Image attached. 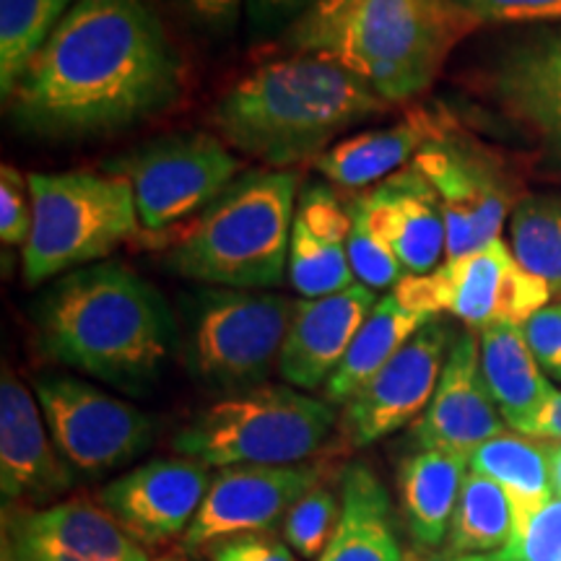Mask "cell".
I'll use <instances>...</instances> for the list:
<instances>
[{"mask_svg": "<svg viewBox=\"0 0 561 561\" xmlns=\"http://www.w3.org/2000/svg\"><path fill=\"white\" fill-rule=\"evenodd\" d=\"M294 291L305 299L331 297L359 284L351 268L346 244L314 237L310 229L294 221L289 244V268H286Z\"/></svg>", "mask_w": 561, "mask_h": 561, "instance_id": "31", "label": "cell"}, {"mask_svg": "<svg viewBox=\"0 0 561 561\" xmlns=\"http://www.w3.org/2000/svg\"><path fill=\"white\" fill-rule=\"evenodd\" d=\"M320 476L322 468L314 462L221 468L193 525L182 536V546L187 551H206L224 538L268 533L307 491L318 486Z\"/></svg>", "mask_w": 561, "mask_h": 561, "instance_id": "13", "label": "cell"}, {"mask_svg": "<svg viewBox=\"0 0 561 561\" xmlns=\"http://www.w3.org/2000/svg\"><path fill=\"white\" fill-rule=\"evenodd\" d=\"M504 421L481 371L479 335L471 328L455 335L430 405L413 421L419 450H447L471 458L481 445L504 434Z\"/></svg>", "mask_w": 561, "mask_h": 561, "instance_id": "16", "label": "cell"}, {"mask_svg": "<svg viewBox=\"0 0 561 561\" xmlns=\"http://www.w3.org/2000/svg\"><path fill=\"white\" fill-rule=\"evenodd\" d=\"M411 167L424 174L439 198L447 229L445 261H458L500 240L504 221L523 201L520 182L504 161L445 121L421 146Z\"/></svg>", "mask_w": 561, "mask_h": 561, "instance_id": "9", "label": "cell"}, {"mask_svg": "<svg viewBox=\"0 0 561 561\" xmlns=\"http://www.w3.org/2000/svg\"><path fill=\"white\" fill-rule=\"evenodd\" d=\"M541 144H543V161H546V167L561 174V130L541 138Z\"/></svg>", "mask_w": 561, "mask_h": 561, "instance_id": "44", "label": "cell"}, {"mask_svg": "<svg viewBox=\"0 0 561 561\" xmlns=\"http://www.w3.org/2000/svg\"><path fill=\"white\" fill-rule=\"evenodd\" d=\"M30 178H21L16 167H0V240L5 248L30 242L34 208Z\"/></svg>", "mask_w": 561, "mask_h": 561, "instance_id": "37", "label": "cell"}, {"mask_svg": "<svg viewBox=\"0 0 561 561\" xmlns=\"http://www.w3.org/2000/svg\"><path fill=\"white\" fill-rule=\"evenodd\" d=\"M489 100L538 138L561 130V24L504 42L483 76Z\"/></svg>", "mask_w": 561, "mask_h": 561, "instance_id": "17", "label": "cell"}, {"mask_svg": "<svg viewBox=\"0 0 561 561\" xmlns=\"http://www.w3.org/2000/svg\"><path fill=\"white\" fill-rule=\"evenodd\" d=\"M297 301L255 289L203 286L185 299L182 354L195 380L214 390L257 388L289 333Z\"/></svg>", "mask_w": 561, "mask_h": 561, "instance_id": "8", "label": "cell"}, {"mask_svg": "<svg viewBox=\"0 0 561 561\" xmlns=\"http://www.w3.org/2000/svg\"><path fill=\"white\" fill-rule=\"evenodd\" d=\"M117 170L136 195L140 227L159 234L219 198L240 174V161L208 133H178L140 146Z\"/></svg>", "mask_w": 561, "mask_h": 561, "instance_id": "10", "label": "cell"}, {"mask_svg": "<svg viewBox=\"0 0 561 561\" xmlns=\"http://www.w3.org/2000/svg\"><path fill=\"white\" fill-rule=\"evenodd\" d=\"M34 224L24 244V280L37 286L100 257L138 234L136 195L123 174L32 172Z\"/></svg>", "mask_w": 561, "mask_h": 561, "instance_id": "7", "label": "cell"}, {"mask_svg": "<svg viewBox=\"0 0 561 561\" xmlns=\"http://www.w3.org/2000/svg\"><path fill=\"white\" fill-rule=\"evenodd\" d=\"M208 561H297L286 541H278L271 533H244L206 549Z\"/></svg>", "mask_w": 561, "mask_h": 561, "instance_id": "40", "label": "cell"}, {"mask_svg": "<svg viewBox=\"0 0 561 561\" xmlns=\"http://www.w3.org/2000/svg\"><path fill=\"white\" fill-rule=\"evenodd\" d=\"M377 231L390 242L405 276H426L447 257V229L439 198L416 167H405L356 195Z\"/></svg>", "mask_w": 561, "mask_h": 561, "instance_id": "21", "label": "cell"}, {"mask_svg": "<svg viewBox=\"0 0 561 561\" xmlns=\"http://www.w3.org/2000/svg\"><path fill=\"white\" fill-rule=\"evenodd\" d=\"M512 255L561 297V193L523 195L510 221Z\"/></svg>", "mask_w": 561, "mask_h": 561, "instance_id": "30", "label": "cell"}, {"mask_svg": "<svg viewBox=\"0 0 561 561\" xmlns=\"http://www.w3.org/2000/svg\"><path fill=\"white\" fill-rule=\"evenodd\" d=\"M455 0H364L328 50L388 104L437 81L455 45L479 30Z\"/></svg>", "mask_w": 561, "mask_h": 561, "instance_id": "5", "label": "cell"}, {"mask_svg": "<svg viewBox=\"0 0 561 561\" xmlns=\"http://www.w3.org/2000/svg\"><path fill=\"white\" fill-rule=\"evenodd\" d=\"M515 536V510L500 483L471 471L462 483L445 553H500Z\"/></svg>", "mask_w": 561, "mask_h": 561, "instance_id": "28", "label": "cell"}, {"mask_svg": "<svg viewBox=\"0 0 561 561\" xmlns=\"http://www.w3.org/2000/svg\"><path fill=\"white\" fill-rule=\"evenodd\" d=\"M430 320L432 314L409 310L392 291L377 299L339 369L325 382V401L346 405Z\"/></svg>", "mask_w": 561, "mask_h": 561, "instance_id": "26", "label": "cell"}, {"mask_svg": "<svg viewBox=\"0 0 561 561\" xmlns=\"http://www.w3.org/2000/svg\"><path fill=\"white\" fill-rule=\"evenodd\" d=\"M500 561H561V500L551 496L500 553Z\"/></svg>", "mask_w": 561, "mask_h": 561, "instance_id": "35", "label": "cell"}, {"mask_svg": "<svg viewBox=\"0 0 561 561\" xmlns=\"http://www.w3.org/2000/svg\"><path fill=\"white\" fill-rule=\"evenodd\" d=\"M471 458L447 450H416L398 466L405 528L421 549L445 543Z\"/></svg>", "mask_w": 561, "mask_h": 561, "instance_id": "24", "label": "cell"}, {"mask_svg": "<svg viewBox=\"0 0 561 561\" xmlns=\"http://www.w3.org/2000/svg\"><path fill=\"white\" fill-rule=\"evenodd\" d=\"M471 468L500 483L510 496L515 510V530L523 528L553 496L546 442L504 432L471 455Z\"/></svg>", "mask_w": 561, "mask_h": 561, "instance_id": "27", "label": "cell"}, {"mask_svg": "<svg viewBox=\"0 0 561 561\" xmlns=\"http://www.w3.org/2000/svg\"><path fill=\"white\" fill-rule=\"evenodd\" d=\"M314 3L318 0H244V13L255 37H271L289 30Z\"/></svg>", "mask_w": 561, "mask_h": 561, "instance_id": "41", "label": "cell"}, {"mask_svg": "<svg viewBox=\"0 0 561 561\" xmlns=\"http://www.w3.org/2000/svg\"><path fill=\"white\" fill-rule=\"evenodd\" d=\"M34 396L70 471L100 476L130 462L153 439V419L136 405L70 375H45Z\"/></svg>", "mask_w": 561, "mask_h": 561, "instance_id": "11", "label": "cell"}, {"mask_svg": "<svg viewBox=\"0 0 561 561\" xmlns=\"http://www.w3.org/2000/svg\"><path fill=\"white\" fill-rule=\"evenodd\" d=\"M530 439L561 442V390H553L533 416L515 430Z\"/></svg>", "mask_w": 561, "mask_h": 561, "instance_id": "43", "label": "cell"}, {"mask_svg": "<svg viewBox=\"0 0 561 561\" xmlns=\"http://www.w3.org/2000/svg\"><path fill=\"white\" fill-rule=\"evenodd\" d=\"M73 473L55 447L37 396L3 369L0 382V489L3 500H50L70 489Z\"/></svg>", "mask_w": 561, "mask_h": 561, "instance_id": "18", "label": "cell"}, {"mask_svg": "<svg viewBox=\"0 0 561 561\" xmlns=\"http://www.w3.org/2000/svg\"><path fill=\"white\" fill-rule=\"evenodd\" d=\"M351 206V231H348V261L354 268V276L359 284L369 286L371 291L396 289L405 278V271L401 261L392 252L390 242L377 231L364 208L356 203V198L348 203Z\"/></svg>", "mask_w": 561, "mask_h": 561, "instance_id": "32", "label": "cell"}, {"mask_svg": "<svg viewBox=\"0 0 561 561\" xmlns=\"http://www.w3.org/2000/svg\"><path fill=\"white\" fill-rule=\"evenodd\" d=\"M421 561H500L494 553H439V557H430V559H421Z\"/></svg>", "mask_w": 561, "mask_h": 561, "instance_id": "46", "label": "cell"}, {"mask_svg": "<svg viewBox=\"0 0 561 561\" xmlns=\"http://www.w3.org/2000/svg\"><path fill=\"white\" fill-rule=\"evenodd\" d=\"M335 421L328 401L294 388L257 385L203 409L174 434L172 447L219 471L234 466H297L322 450Z\"/></svg>", "mask_w": 561, "mask_h": 561, "instance_id": "6", "label": "cell"}, {"mask_svg": "<svg viewBox=\"0 0 561 561\" xmlns=\"http://www.w3.org/2000/svg\"><path fill=\"white\" fill-rule=\"evenodd\" d=\"M294 221L310 229L314 237L346 244L351 231V206L343 203L339 193L331 191L328 185H307L299 193Z\"/></svg>", "mask_w": 561, "mask_h": 561, "instance_id": "36", "label": "cell"}, {"mask_svg": "<svg viewBox=\"0 0 561 561\" xmlns=\"http://www.w3.org/2000/svg\"><path fill=\"white\" fill-rule=\"evenodd\" d=\"M479 24H561V0H455Z\"/></svg>", "mask_w": 561, "mask_h": 561, "instance_id": "38", "label": "cell"}, {"mask_svg": "<svg viewBox=\"0 0 561 561\" xmlns=\"http://www.w3.org/2000/svg\"><path fill=\"white\" fill-rule=\"evenodd\" d=\"M182 9L198 30L210 37H231L242 16L244 0H180Z\"/></svg>", "mask_w": 561, "mask_h": 561, "instance_id": "42", "label": "cell"}, {"mask_svg": "<svg viewBox=\"0 0 561 561\" xmlns=\"http://www.w3.org/2000/svg\"><path fill=\"white\" fill-rule=\"evenodd\" d=\"M377 291L354 284L346 291L320 299H301L278 356V371L291 388H325L346 356L356 333L377 305Z\"/></svg>", "mask_w": 561, "mask_h": 561, "instance_id": "19", "label": "cell"}, {"mask_svg": "<svg viewBox=\"0 0 561 561\" xmlns=\"http://www.w3.org/2000/svg\"><path fill=\"white\" fill-rule=\"evenodd\" d=\"M180 89V55L144 0H79L9 100L21 128L81 138L130 128Z\"/></svg>", "mask_w": 561, "mask_h": 561, "instance_id": "1", "label": "cell"}, {"mask_svg": "<svg viewBox=\"0 0 561 561\" xmlns=\"http://www.w3.org/2000/svg\"><path fill=\"white\" fill-rule=\"evenodd\" d=\"M299 174L252 170L237 178L174 242L167 265L219 289H273L289 268Z\"/></svg>", "mask_w": 561, "mask_h": 561, "instance_id": "4", "label": "cell"}, {"mask_svg": "<svg viewBox=\"0 0 561 561\" xmlns=\"http://www.w3.org/2000/svg\"><path fill=\"white\" fill-rule=\"evenodd\" d=\"M523 331L543 375L561 382V301L538 310L525 322Z\"/></svg>", "mask_w": 561, "mask_h": 561, "instance_id": "39", "label": "cell"}, {"mask_svg": "<svg viewBox=\"0 0 561 561\" xmlns=\"http://www.w3.org/2000/svg\"><path fill=\"white\" fill-rule=\"evenodd\" d=\"M341 520V502L318 483L284 517V541L301 559H320Z\"/></svg>", "mask_w": 561, "mask_h": 561, "instance_id": "33", "label": "cell"}, {"mask_svg": "<svg viewBox=\"0 0 561 561\" xmlns=\"http://www.w3.org/2000/svg\"><path fill=\"white\" fill-rule=\"evenodd\" d=\"M481 371L510 430L525 424L553 388L525 339L523 325L494 322L479 331Z\"/></svg>", "mask_w": 561, "mask_h": 561, "instance_id": "25", "label": "cell"}, {"mask_svg": "<svg viewBox=\"0 0 561 561\" xmlns=\"http://www.w3.org/2000/svg\"><path fill=\"white\" fill-rule=\"evenodd\" d=\"M208 466L178 455L133 468L102 491V507L140 546L185 536L210 489Z\"/></svg>", "mask_w": 561, "mask_h": 561, "instance_id": "14", "label": "cell"}, {"mask_svg": "<svg viewBox=\"0 0 561 561\" xmlns=\"http://www.w3.org/2000/svg\"><path fill=\"white\" fill-rule=\"evenodd\" d=\"M34 325L47 359L138 396L157 385L178 343L172 307L121 263L66 273L37 301Z\"/></svg>", "mask_w": 561, "mask_h": 561, "instance_id": "2", "label": "cell"}, {"mask_svg": "<svg viewBox=\"0 0 561 561\" xmlns=\"http://www.w3.org/2000/svg\"><path fill=\"white\" fill-rule=\"evenodd\" d=\"M455 335L447 320H430L343 405L341 432L351 447L375 445L426 411Z\"/></svg>", "mask_w": 561, "mask_h": 561, "instance_id": "12", "label": "cell"}, {"mask_svg": "<svg viewBox=\"0 0 561 561\" xmlns=\"http://www.w3.org/2000/svg\"><path fill=\"white\" fill-rule=\"evenodd\" d=\"M157 561H185V559H178V557H164V559H157Z\"/></svg>", "mask_w": 561, "mask_h": 561, "instance_id": "47", "label": "cell"}, {"mask_svg": "<svg viewBox=\"0 0 561 561\" xmlns=\"http://www.w3.org/2000/svg\"><path fill=\"white\" fill-rule=\"evenodd\" d=\"M512 265L515 255L500 237L471 255L445 261L426 276H405L392 294L413 312L432 318L447 312L471 331H483L500 322L504 278Z\"/></svg>", "mask_w": 561, "mask_h": 561, "instance_id": "20", "label": "cell"}, {"mask_svg": "<svg viewBox=\"0 0 561 561\" xmlns=\"http://www.w3.org/2000/svg\"><path fill=\"white\" fill-rule=\"evenodd\" d=\"M442 121L430 112H411L409 121L388 128L364 130L359 136L333 144L322 157L314 159L320 174H325L343 191H369L396 172L405 170L421 146L439 130Z\"/></svg>", "mask_w": 561, "mask_h": 561, "instance_id": "22", "label": "cell"}, {"mask_svg": "<svg viewBox=\"0 0 561 561\" xmlns=\"http://www.w3.org/2000/svg\"><path fill=\"white\" fill-rule=\"evenodd\" d=\"M388 110L333 55L294 53L237 81L216 104L214 125L244 157L286 170L322 157L333 138Z\"/></svg>", "mask_w": 561, "mask_h": 561, "instance_id": "3", "label": "cell"}, {"mask_svg": "<svg viewBox=\"0 0 561 561\" xmlns=\"http://www.w3.org/2000/svg\"><path fill=\"white\" fill-rule=\"evenodd\" d=\"M318 561H405L388 489L364 462L341 473V520Z\"/></svg>", "mask_w": 561, "mask_h": 561, "instance_id": "23", "label": "cell"}, {"mask_svg": "<svg viewBox=\"0 0 561 561\" xmlns=\"http://www.w3.org/2000/svg\"><path fill=\"white\" fill-rule=\"evenodd\" d=\"M364 0H318L305 16L284 32V45L291 53H328Z\"/></svg>", "mask_w": 561, "mask_h": 561, "instance_id": "34", "label": "cell"}, {"mask_svg": "<svg viewBox=\"0 0 561 561\" xmlns=\"http://www.w3.org/2000/svg\"><path fill=\"white\" fill-rule=\"evenodd\" d=\"M76 3L79 0H0V91L5 100Z\"/></svg>", "mask_w": 561, "mask_h": 561, "instance_id": "29", "label": "cell"}, {"mask_svg": "<svg viewBox=\"0 0 561 561\" xmlns=\"http://www.w3.org/2000/svg\"><path fill=\"white\" fill-rule=\"evenodd\" d=\"M549 471H551L553 496H559L561 500V442L549 445Z\"/></svg>", "mask_w": 561, "mask_h": 561, "instance_id": "45", "label": "cell"}, {"mask_svg": "<svg viewBox=\"0 0 561 561\" xmlns=\"http://www.w3.org/2000/svg\"><path fill=\"white\" fill-rule=\"evenodd\" d=\"M3 561H149L104 507L66 500L5 520Z\"/></svg>", "mask_w": 561, "mask_h": 561, "instance_id": "15", "label": "cell"}]
</instances>
